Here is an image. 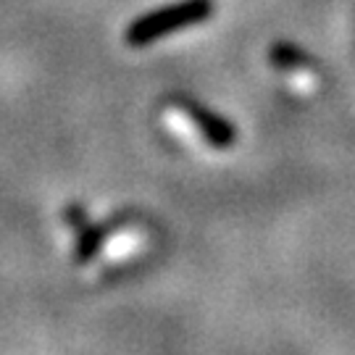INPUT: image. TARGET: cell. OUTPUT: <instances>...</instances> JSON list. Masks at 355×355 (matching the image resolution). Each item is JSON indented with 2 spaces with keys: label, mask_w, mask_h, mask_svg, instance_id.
<instances>
[{
  "label": "cell",
  "mask_w": 355,
  "mask_h": 355,
  "mask_svg": "<svg viewBox=\"0 0 355 355\" xmlns=\"http://www.w3.org/2000/svg\"><path fill=\"white\" fill-rule=\"evenodd\" d=\"M208 13H211V3L208 0H184L179 6L161 8V11L140 19L137 24H132L127 40L129 45H137L140 48V45L155 42V40L168 35V32H177V29H184V26L203 21Z\"/></svg>",
  "instance_id": "1"
},
{
  "label": "cell",
  "mask_w": 355,
  "mask_h": 355,
  "mask_svg": "<svg viewBox=\"0 0 355 355\" xmlns=\"http://www.w3.org/2000/svg\"><path fill=\"white\" fill-rule=\"evenodd\" d=\"M164 121L179 137L187 140L198 135L200 140L211 142V148H229V142L234 140V132L227 127V121L216 119L200 105H192L190 101H177L174 105L164 108Z\"/></svg>",
  "instance_id": "2"
}]
</instances>
